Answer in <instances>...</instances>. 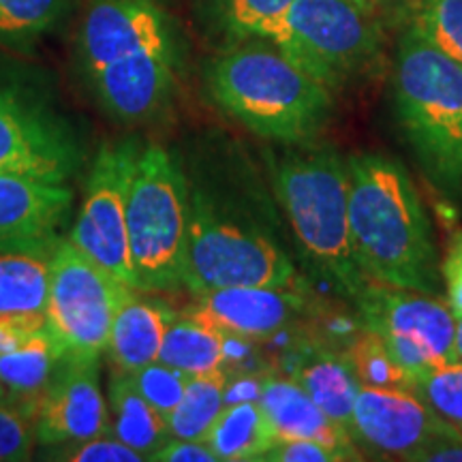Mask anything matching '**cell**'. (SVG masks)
Masks as SVG:
<instances>
[{"label": "cell", "instance_id": "1", "mask_svg": "<svg viewBox=\"0 0 462 462\" xmlns=\"http://www.w3.org/2000/svg\"><path fill=\"white\" fill-rule=\"evenodd\" d=\"M349 227L368 281L435 296L437 248L426 208L401 161L364 152L346 159Z\"/></svg>", "mask_w": 462, "mask_h": 462}, {"label": "cell", "instance_id": "2", "mask_svg": "<svg viewBox=\"0 0 462 462\" xmlns=\"http://www.w3.org/2000/svg\"><path fill=\"white\" fill-rule=\"evenodd\" d=\"M208 84L231 118L265 140L302 143L319 135L332 114V90L273 43L242 45L212 65Z\"/></svg>", "mask_w": 462, "mask_h": 462}, {"label": "cell", "instance_id": "3", "mask_svg": "<svg viewBox=\"0 0 462 462\" xmlns=\"http://www.w3.org/2000/svg\"><path fill=\"white\" fill-rule=\"evenodd\" d=\"M274 163L276 198L300 245L340 291L356 298L368 276L351 240L346 161L332 148H317L285 154Z\"/></svg>", "mask_w": 462, "mask_h": 462}, {"label": "cell", "instance_id": "4", "mask_svg": "<svg viewBox=\"0 0 462 462\" xmlns=\"http://www.w3.org/2000/svg\"><path fill=\"white\" fill-rule=\"evenodd\" d=\"M394 90L421 163L448 187H462V65L411 26L398 43Z\"/></svg>", "mask_w": 462, "mask_h": 462}, {"label": "cell", "instance_id": "5", "mask_svg": "<svg viewBox=\"0 0 462 462\" xmlns=\"http://www.w3.org/2000/svg\"><path fill=\"white\" fill-rule=\"evenodd\" d=\"M190 193L170 150L150 143L135 157L126 195V234L137 291L182 287Z\"/></svg>", "mask_w": 462, "mask_h": 462}, {"label": "cell", "instance_id": "6", "mask_svg": "<svg viewBox=\"0 0 462 462\" xmlns=\"http://www.w3.org/2000/svg\"><path fill=\"white\" fill-rule=\"evenodd\" d=\"M291 259L273 238L227 217L204 193L190 195L182 287L193 296L223 287H289Z\"/></svg>", "mask_w": 462, "mask_h": 462}, {"label": "cell", "instance_id": "7", "mask_svg": "<svg viewBox=\"0 0 462 462\" xmlns=\"http://www.w3.org/2000/svg\"><path fill=\"white\" fill-rule=\"evenodd\" d=\"M368 15L351 0H296L268 42L334 90L377 56L379 32Z\"/></svg>", "mask_w": 462, "mask_h": 462}, {"label": "cell", "instance_id": "8", "mask_svg": "<svg viewBox=\"0 0 462 462\" xmlns=\"http://www.w3.org/2000/svg\"><path fill=\"white\" fill-rule=\"evenodd\" d=\"M133 291L71 240H60L45 302V319L60 354L101 357L114 315Z\"/></svg>", "mask_w": 462, "mask_h": 462}, {"label": "cell", "instance_id": "9", "mask_svg": "<svg viewBox=\"0 0 462 462\" xmlns=\"http://www.w3.org/2000/svg\"><path fill=\"white\" fill-rule=\"evenodd\" d=\"M362 330L374 332L409 379L456 362L454 310L429 293L368 281L354 298Z\"/></svg>", "mask_w": 462, "mask_h": 462}, {"label": "cell", "instance_id": "10", "mask_svg": "<svg viewBox=\"0 0 462 462\" xmlns=\"http://www.w3.org/2000/svg\"><path fill=\"white\" fill-rule=\"evenodd\" d=\"M137 152L140 148L133 143L101 148L86 184L84 206L69 236L79 251L133 289L135 276L126 234V195Z\"/></svg>", "mask_w": 462, "mask_h": 462}, {"label": "cell", "instance_id": "11", "mask_svg": "<svg viewBox=\"0 0 462 462\" xmlns=\"http://www.w3.org/2000/svg\"><path fill=\"white\" fill-rule=\"evenodd\" d=\"M78 163L67 126L31 97L0 84V171L65 184Z\"/></svg>", "mask_w": 462, "mask_h": 462}, {"label": "cell", "instance_id": "12", "mask_svg": "<svg viewBox=\"0 0 462 462\" xmlns=\"http://www.w3.org/2000/svg\"><path fill=\"white\" fill-rule=\"evenodd\" d=\"M173 48L171 24L159 0H90L78 50L86 78L116 62Z\"/></svg>", "mask_w": 462, "mask_h": 462}, {"label": "cell", "instance_id": "13", "mask_svg": "<svg viewBox=\"0 0 462 462\" xmlns=\"http://www.w3.org/2000/svg\"><path fill=\"white\" fill-rule=\"evenodd\" d=\"M462 435L409 390L360 385L351 420V437L377 454L413 460L439 439Z\"/></svg>", "mask_w": 462, "mask_h": 462}, {"label": "cell", "instance_id": "14", "mask_svg": "<svg viewBox=\"0 0 462 462\" xmlns=\"http://www.w3.org/2000/svg\"><path fill=\"white\" fill-rule=\"evenodd\" d=\"M34 420L43 446H65L112 432L101 392L99 357L62 356L39 398Z\"/></svg>", "mask_w": 462, "mask_h": 462}, {"label": "cell", "instance_id": "15", "mask_svg": "<svg viewBox=\"0 0 462 462\" xmlns=\"http://www.w3.org/2000/svg\"><path fill=\"white\" fill-rule=\"evenodd\" d=\"M195 298L189 317L242 340L273 338L302 310V298L289 287H223Z\"/></svg>", "mask_w": 462, "mask_h": 462}, {"label": "cell", "instance_id": "16", "mask_svg": "<svg viewBox=\"0 0 462 462\" xmlns=\"http://www.w3.org/2000/svg\"><path fill=\"white\" fill-rule=\"evenodd\" d=\"M176 79V45L154 50L126 62H116L88 75L97 99L114 118L140 123L170 99Z\"/></svg>", "mask_w": 462, "mask_h": 462}, {"label": "cell", "instance_id": "17", "mask_svg": "<svg viewBox=\"0 0 462 462\" xmlns=\"http://www.w3.org/2000/svg\"><path fill=\"white\" fill-rule=\"evenodd\" d=\"M60 357L43 313L0 317V381L9 396L37 409Z\"/></svg>", "mask_w": 462, "mask_h": 462}, {"label": "cell", "instance_id": "18", "mask_svg": "<svg viewBox=\"0 0 462 462\" xmlns=\"http://www.w3.org/2000/svg\"><path fill=\"white\" fill-rule=\"evenodd\" d=\"M60 240L56 234L0 238V317L45 315L51 263Z\"/></svg>", "mask_w": 462, "mask_h": 462}, {"label": "cell", "instance_id": "19", "mask_svg": "<svg viewBox=\"0 0 462 462\" xmlns=\"http://www.w3.org/2000/svg\"><path fill=\"white\" fill-rule=\"evenodd\" d=\"M257 401L279 439H313L337 449L343 460L360 458L354 437L323 411L293 379H263Z\"/></svg>", "mask_w": 462, "mask_h": 462}, {"label": "cell", "instance_id": "20", "mask_svg": "<svg viewBox=\"0 0 462 462\" xmlns=\"http://www.w3.org/2000/svg\"><path fill=\"white\" fill-rule=\"evenodd\" d=\"M71 201L67 184L0 171V238L56 234Z\"/></svg>", "mask_w": 462, "mask_h": 462}, {"label": "cell", "instance_id": "21", "mask_svg": "<svg viewBox=\"0 0 462 462\" xmlns=\"http://www.w3.org/2000/svg\"><path fill=\"white\" fill-rule=\"evenodd\" d=\"M173 319L176 315L165 304L137 298L133 291L114 315L106 351L120 371L135 373L159 360L161 345Z\"/></svg>", "mask_w": 462, "mask_h": 462}, {"label": "cell", "instance_id": "22", "mask_svg": "<svg viewBox=\"0 0 462 462\" xmlns=\"http://www.w3.org/2000/svg\"><path fill=\"white\" fill-rule=\"evenodd\" d=\"M291 379L351 435L354 404L362 383L345 354L313 346L300 351Z\"/></svg>", "mask_w": 462, "mask_h": 462}, {"label": "cell", "instance_id": "23", "mask_svg": "<svg viewBox=\"0 0 462 462\" xmlns=\"http://www.w3.org/2000/svg\"><path fill=\"white\" fill-rule=\"evenodd\" d=\"M107 407L112 435L140 452L146 460L171 437L165 415L140 394L131 374L120 368L109 379Z\"/></svg>", "mask_w": 462, "mask_h": 462}, {"label": "cell", "instance_id": "24", "mask_svg": "<svg viewBox=\"0 0 462 462\" xmlns=\"http://www.w3.org/2000/svg\"><path fill=\"white\" fill-rule=\"evenodd\" d=\"M276 441L279 437L259 401L225 404L206 437L208 446L223 462L262 460Z\"/></svg>", "mask_w": 462, "mask_h": 462}, {"label": "cell", "instance_id": "25", "mask_svg": "<svg viewBox=\"0 0 462 462\" xmlns=\"http://www.w3.org/2000/svg\"><path fill=\"white\" fill-rule=\"evenodd\" d=\"M225 360H227V337L208 323L184 315L176 317L167 328L159 362L195 377L225 368Z\"/></svg>", "mask_w": 462, "mask_h": 462}, {"label": "cell", "instance_id": "26", "mask_svg": "<svg viewBox=\"0 0 462 462\" xmlns=\"http://www.w3.org/2000/svg\"><path fill=\"white\" fill-rule=\"evenodd\" d=\"M229 377L225 368L189 377L176 411L170 415L171 437L206 441L208 432L227 404Z\"/></svg>", "mask_w": 462, "mask_h": 462}, {"label": "cell", "instance_id": "27", "mask_svg": "<svg viewBox=\"0 0 462 462\" xmlns=\"http://www.w3.org/2000/svg\"><path fill=\"white\" fill-rule=\"evenodd\" d=\"M73 0H0V42L26 43L48 32Z\"/></svg>", "mask_w": 462, "mask_h": 462}, {"label": "cell", "instance_id": "28", "mask_svg": "<svg viewBox=\"0 0 462 462\" xmlns=\"http://www.w3.org/2000/svg\"><path fill=\"white\" fill-rule=\"evenodd\" d=\"M346 360L351 362L354 371L362 385L388 390H409L411 392V379L398 366L390 351L385 349L383 340L374 332L360 330V334L345 351Z\"/></svg>", "mask_w": 462, "mask_h": 462}, {"label": "cell", "instance_id": "29", "mask_svg": "<svg viewBox=\"0 0 462 462\" xmlns=\"http://www.w3.org/2000/svg\"><path fill=\"white\" fill-rule=\"evenodd\" d=\"M411 392L462 432V362H448L411 381Z\"/></svg>", "mask_w": 462, "mask_h": 462}, {"label": "cell", "instance_id": "30", "mask_svg": "<svg viewBox=\"0 0 462 462\" xmlns=\"http://www.w3.org/2000/svg\"><path fill=\"white\" fill-rule=\"evenodd\" d=\"M415 26L462 65V0H421Z\"/></svg>", "mask_w": 462, "mask_h": 462}, {"label": "cell", "instance_id": "31", "mask_svg": "<svg viewBox=\"0 0 462 462\" xmlns=\"http://www.w3.org/2000/svg\"><path fill=\"white\" fill-rule=\"evenodd\" d=\"M296 0H225V17L236 34L270 39Z\"/></svg>", "mask_w": 462, "mask_h": 462}, {"label": "cell", "instance_id": "32", "mask_svg": "<svg viewBox=\"0 0 462 462\" xmlns=\"http://www.w3.org/2000/svg\"><path fill=\"white\" fill-rule=\"evenodd\" d=\"M129 374L135 388L140 390V394L170 420V415L176 411L178 402H180L184 388H187L189 374L159 360L146 364V366L137 368L135 373Z\"/></svg>", "mask_w": 462, "mask_h": 462}, {"label": "cell", "instance_id": "33", "mask_svg": "<svg viewBox=\"0 0 462 462\" xmlns=\"http://www.w3.org/2000/svg\"><path fill=\"white\" fill-rule=\"evenodd\" d=\"M32 413L22 404L0 401V462L31 458L37 430L31 424Z\"/></svg>", "mask_w": 462, "mask_h": 462}, {"label": "cell", "instance_id": "34", "mask_svg": "<svg viewBox=\"0 0 462 462\" xmlns=\"http://www.w3.org/2000/svg\"><path fill=\"white\" fill-rule=\"evenodd\" d=\"M62 449L54 456L56 460H69V462H142L146 460L140 452L126 446L118 437L107 432V435H99L86 439V441H75L60 446Z\"/></svg>", "mask_w": 462, "mask_h": 462}, {"label": "cell", "instance_id": "35", "mask_svg": "<svg viewBox=\"0 0 462 462\" xmlns=\"http://www.w3.org/2000/svg\"><path fill=\"white\" fill-rule=\"evenodd\" d=\"M337 449L313 439H279L262 462H340Z\"/></svg>", "mask_w": 462, "mask_h": 462}, {"label": "cell", "instance_id": "36", "mask_svg": "<svg viewBox=\"0 0 462 462\" xmlns=\"http://www.w3.org/2000/svg\"><path fill=\"white\" fill-rule=\"evenodd\" d=\"M441 276L446 281L449 309L454 315H462V231H456L449 240L446 259L441 263Z\"/></svg>", "mask_w": 462, "mask_h": 462}, {"label": "cell", "instance_id": "37", "mask_svg": "<svg viewBox=\"0 0 462 462\" xmlns=\"http://www.w3.org/2000/svg\"><path fill=\"white\" fill-rule=\"evenodd\" d=\"M157 462H218L217 454L206 441H190V439L170 437L157 452L150 456Z\"/></svg>", "mask_w": 462, "mask_h": 462}, {"label": "cell", "instance_id": "38", "mask_svg": "<svg viewBox=\"0 0 462 462\" xmlns=\"http://www.w3.org/2000/svg\"><path fill=\"white\" fill-rule=\"evenodd\" d=\"M413 462H462V435L439 439L421 449Z\"/></svg>", "mask_w": 462, "mask_h": 462}, {"label": "cell", "instance_id": "39", "mask_svg": "<svg viewBox=\"0 0 462 462\" xmlns=\"http://www.w3.org/2000/svg\"><path fill=\"white\" fill-rule=\"evenodd\" d=\"M456 317V334H454V356L456 362H462V315Z\"/></svg>", "mask_w": 462, "mask_h": 462}, {"label": "cell", "instance_id": "40", "mask_svg": "<svg viewBox=\"0 0 462 462\" xmlns=\"http://www.w3.org/2000/svg\"><path fill=\"white\" fill-rule=\"evenodd\" d=\"M351 3H356L357 7L364 9V11H368V14H371V11H373V3H371V0H351Z\"/></svg>", "mask_w": 462, "mask_h": 462}, {"label": "cell", "instance_id": "41", "mask_svg": "<svg viewBox=\"0 0 462 462\" xmlns=\"http://www.w3.org/2000/svg\"><path fill=\"white\" fill-rule=\"evenodd\" d=\"M3 398H9V394H7V390H5L3 381H0V401H3Z\"/></svg>", "mask_w": 462, "mask_h": 462}, {"label": "cell", "instance_id": "42", "mask_svg": "<svg viewBox=\"0 0 462 462\" xmlns=\"http://www.w3.org/2000/svg\"><path fill=\"white\" fill-rule=\"evenodd\" d=\"M371 3H373V5H374V3H379V0H371Z\"/></svg>", "mask_w": 462, "mask_h": 462}]
</instances>
